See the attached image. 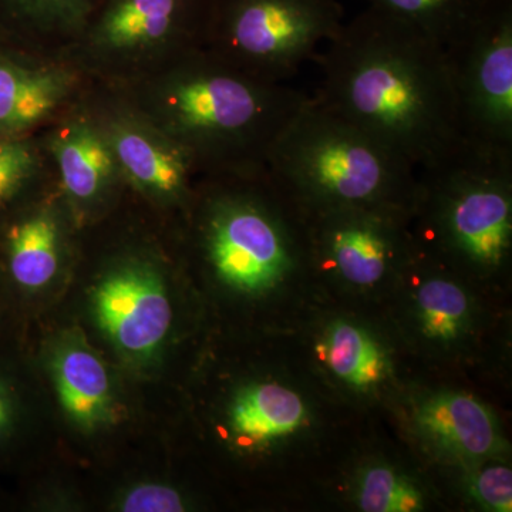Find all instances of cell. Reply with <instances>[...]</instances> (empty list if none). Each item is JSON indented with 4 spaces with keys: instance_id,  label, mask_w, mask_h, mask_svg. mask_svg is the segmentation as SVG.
<instances>
[{
    "instance_id": "obj_1",
    "label": "cell",
    "mask_w": 512,
    "mask_h": 512,
    "mask_svg": "<svg viewBox=\"0 0 512 512\" xmlns=\"http://www.w3.org/2000/svg\"><path fill=\"white\" fill-rule=\"evenodd\" d=\"M316 60V99L416 171L463 143L446 52L404 20L367 6Z\"/></svg>"
},
{
    "instance_id": "obj_2",
    "label": "cell",
    "mask_w": 512,
    "mask_h": 512,
    "mask_svg": "<svg viewBox=\"0 0 512 512\" xmlns=\"http://www.w3.org/2000/svg\"><path fill=\"white\" fill-rule=\"evenodd\" d=\"M180 256L177 228L131 198L82 231L70 286L80 288V312L70 316L137 384L164 375L177 340Z\"/></svg>"
},
{
    "instance_id": "obj_3",
    "label": "cell",
    "mask_w": 512,
    "mask_h": 512,
    "mask_svg": "<svg viewBox=\"0 0 512 512\" xmlns=\"http://www.w3.org/2000/svg\"><path fill=\"white\" fill-rule=\"evenodd\" d=\"M110 90L183 148L200 175L265 167L272 144L309 97L204 47Z\"/></svg>"
},
{
    "instance_id": "obj_4",
    "label": "cell",
    "mask_w": 512,
    "mask_h": 512,
    "mask_svg": "<svg viewBox=\"0 0 512 512\" xmlns=\"http://www.w3.org/2000/svg\"><path fill=\"white\" fill-rule=\"evenodd\" d=\"M265 168L301 214L349 207L413 210L416 168L315 96L276 138Z\"/></svg>"
},
{
    "instance_id": "obj_5",
    "label": "cell",
    "mask_w": 512,
    "mask_h": 512,
    "mask_svg": "<svg viewBox=\"0 0 512 512\" xmlns=\"http://www.w3.org/2000/svg\"><path fill=\"white\" fill-rule=\"evenodd\" d=\"M292 205L265 167L201 174L178 239L221 288L255 298L295 266Z\"/></svg>"
},
{
    "instance_id": "obj_6",
    "label": "cell",
    "mask_w": 512,
    "mask_h": 512,
    "mask_svg": "<svg viewBox=\"0 0 512 512\" xmlns=\"http://www.w3.org/2000/svg\"><path fill=\"white\" fill-rule=\"evenodd\" d=\"M414 208L437 247L480 271H497L512 245V153L463 141L417 171Z\"/></svg>"
},
{
    "instance_id": "obj_7",
    "label": "cell",
    "mask_w": 512,
    "mask_h": 512,
    "mask_svg": "<svg viewBox=\"0 0 512 512\" xmlns=\"http://www.w3.org/2000/svg\"><path fill=\"white\" fill-rule=\"evenodd\" d=\"M26 345L45 386L57 433L100 453L138 427L133 382L72 316L46 330L28 323Z\"/></svg>"
},
{
    "instance_id": "obj_8",
    "label": "cell",
    "mask_w": 512,
    "mask_h": 512,
    "mask_svg": "<svg viewBox=\"0 0 512 512\" xmlns=\"http://www.w3.org/2000/svg\"><path fill=\"white\" fill-rule=\"evenodd\" d=\"M214 0H103L64 59L97 86H127L204 46Z\"/></svg>"
},
{
    "instance_id": "obj_9",
    "label": "cell",
    "mask_w": 512,
    "mask_h": 512,
    "mask_svg": "<svg viewBox=\"0 0 512 512\" xmlns=\"http://www.w3.org/2000/svg\"><path fill=\"white\" fill-rule=\"evenodd\" d=\"M343 22L339 0H214L202 47L251 76L286 83Z\"/></svg>"
},
{
    "instance_id": "obj_10",
    "label": "cell",
    "mask_w": 512,
    "mask_h": 512,
    "mask_svg": "<svg viewBox=\"0 0 512 512\" xmlns=\"http://www.w3.org/2000/svg\"><path fill=\"white\" fill-rule=\"evenodd\" d=\"M82 229L55 177L0 222V275L26 323L66 299L76 275Z\"/></svg>"
},
{
    "instance_id": "obj_11",
    "label": "cell",
    "mask_w": 512,
    "mask_h": 512,
    "mask_svg": "<svg viewBox=\"0 0 512 512\" xmlns=\"http://www.w3.org/2000/svg\"><path fill=\"white\" fill-rule=\"evenodd\" d=\"M444 52L464 141L512 153V0H488Z\"/></svg>"
},
{
    "instance_id": "obj_12",
    "label": "cell",
    "mask_w": 512,
    "mask_h": 512,
    "mask_svg": "<svg viewBox=\"0 0 512 512\" xmlns=\"http://www.w3.org/2000/svg\"><path fill=\"white\" fill-rule=\"evenodd\" d=\"M86 101L109 140L131 200L178 227L200 180L194 161L113 90L92 84Z\"/></svg>"
},
{
    "instance_id": "obj_13",
    "label": "cell",
    "mask_w": 512,
    "mask_h": 512,
    "mask_svg": "<svg viewBox=\"0 0 512 512\" xmlns=\"http://www.w3.org/2000/svg\"><path fill=\"white\" fill-rule=\"evenodd\" d=\"M37 134L52 165L57 188L82 231L109 218L130 198L109 140L87 104L86 94Z\"/></svg>"
},
{
    "instance_id": "obj_14",
    "label": "cell",
    "mask_w": 512,
    "mask_h": 512,
    "mask_svg": "<svg viewBox=\"0 0 512 512\" xmlns=\"http://www.w3.org/2000/svg\"><path fill=\"white\" fill-rule=\"evenodd\" d=\"M409 211L390 207H349L302 214L323 264L350 285L379 284L399 261L402 220Z\"/></svg>"
},
{
    "instance_id": "obj_15",
    "label": "cell",
    "mask_w": 512,
    "mask_h": 512,
    "mask_svg": "<svg viewBox=\"0 0 512 512\" xmlns=\"http://www.w3.org/2000/svg\"><path fill=\"white\" fill-rule=\"evenodd\" d=\"M56 424L25 336L0 338V477L37 473Z\"/></svg>"
},
{
    "instance_id": "obj_16",
    "label": "cell",
    "mask_w": 512,
    "mask_h": 512,
    "mask_svg": "<svg viewBox=\"0 0 512 512\" xmlns=\"http://www.w3.org/2000/svg\"><path fill=\"white\" fill-rule=\"evenodd\" d=\"M92 83L66 59L0 53V136H33L72 109Z\"/></svg>"
},
{
    "instance_id": "obj_17",
    "label": "cell",
    "mask_w": 512,
    "mask_h": 512,
    "mask_svg": "<svg viewBox=\"0 0 512 512\" xmlns=\"http://www.w3.org/2000/svg\"><path fill=\"white\" fill-rule=\"evenodd\" d=\"M306 407L293 390L274 382H251L232 393L220 430L234 450L256 453L301 429Z\"/></svg>"
},
{
    "instance_id": "obj_18",
    "label": "cell",
    "mask_w": 512,
    "mask_h": 512,
    "mask_svg": "<svg viewBox=\"0 0 512 512\" xmlns=\"http://www.w3.org/2000/svg\"><path fill=\"white\" fill-rule=\"evenodd\" d=\"M103 0H0V35L20 52L64 59Z\"/></svg>"
},
{
    "instance_id": "obj_19",
    "label": "cell",
    "mask_w": 512,
    "mask_h": 512,
    "mask_svg": "<svg viewBox=\"0 0 512 512\" xmlns=\"http://www.w3.org/2000/svg\"><path fill=\"white\" fill-rule=\"evenodd\" d=\"M414 420L424 439L460 460L494 457L503 447L493 413L468 394H434L417 407Z\"/></svg>"
},
{
    "instance_id": "obj_20",
    "label": "cell",
    "mask_w": 512,
    "mask_h": 512,
    "mask_svg": "<svg viewBox=\"0 0 512 512\" xmlns=\"http://www.w3.org/2000/svg\"><path fill=\"white\" fill-rule=\"evenodd\" d=\"M320 355L339 380L367 390L376 387L389 373V360L382 346L365 329L338 320L326 332Z\"/></svg>"
},
{
    "instance_id": "obj_21",
    "label": "cell",
    "mask_w": 512,
    "mask_h": 512,
    "mask_svg": "<svg viewBox=\"0 0 512 512\" xmlns=\"http://www.w3.org/2000/svg\"><path fill=\"white\" fill-rule=\"evenodd\" d=\"M52 178L39 134L0 136V222Z\"/></svg>"
},
{
    "instance_id": "obj_22",
    "label": "cell",
    "mask_w": 512,
    "mask_h": 512,
    "mask_svg": "<svg viewBox=\"0 0 512 512\" xmlns=\"http://www.w3.org/2000/svg\"><path fill=\"white\" fill-rule=\"evenodd\" d=\"M370 8L404 20L443 49L453 45L488 0H363Z\"/></svg>"
},
{
    "instance_id": "obj_23",
    "label": "cell",
    "mask_w": 512,
    "mask_h": 512,
    "mask_svg": "<svg viewBox=\"0 0 512 512\" xmlns=\"http://www.w3.org/2000/svg\"><path fill=\"white\" fill-rule=\"evenodd\" d=\"M417 318L427 338L451 342L460 338L470 322V301L456 282L431 278L417 295Z\"/></svg>"
},
{
    "instance_id": "obj_24",
    "label": "cell",
    "mask_w": 512,
    "mask_h": 512,
    "mask_svg": "<svg viewBox=\"0 0 512 512\" xmlns=\"http://www.w3.org/2000/svg\"><path fill=\"white\" fill-rule=\"evenodd\" d=\"M357 501L366 512H414L423 507L419 488L392 468H367L360 478Z\"/></svg>"
},
{
    "instance_id": "obj_25",
    "label": "cell",
    "mask_w": 512,
    "mask_h": 512,
    "mask_svg": "<svg viewBox=\"0 0 512 512\" xmlns=\"http://www.w3.org/2000/svg\"><path fill=\"white\" fill-rule=\"evenodd\" d=\"M107 507L123 512H184L190 507V500L170 481L138 478L114 490Z\"/></svg>"
},
{
    "instance_id": "obj_26",
    "label": "cell",
    "mask_w": 512,
    "mask_h": 512,
    "mask_svg": "<svg viewBox=\"0 0 512 512\" xmlns=\"http://www.w3.org/2000/svg\"><path fill=\"white\" fill-rule=\"evenodd\" d=\"M471 495L484 508L497 512L512 510V474L508 467L491 466L470 478Z\"/></svg>"
},
{
    "instance_id": "obj_27",
    "label": "cell",
    "mask_w": 512,
    "mask_h": 512,
    "mask_svg": "<svg viewBox=\"0 0 512 512\" xmlns=\"http://www.w3.org/2000/svg\"><path fill=\"white\" fill-rule=\"evenodd\" d=\"M26 328L28 323L0 275V338H20L25 336Z\"/></svg>"
}]
</instances>
